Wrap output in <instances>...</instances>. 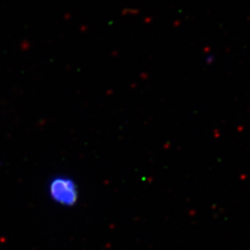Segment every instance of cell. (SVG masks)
<instances>
[{
	"label": "cell",
	"instance_id": "obj_1",
	"mask_svg": "<svg viewBox=\"0 0 250 250\" xmlns=\"http://www.w3.org/2000/svg\"><path fill=\"white\" fill-rule=\"evenodd\" d=\"M47 194L54 203L63 207H72L79 199L76 182L68 175H56L47 184Z\"/></svg>",
	"mask_w": 250,
	"mask_h": 250
}]
</instances>
